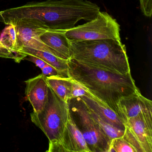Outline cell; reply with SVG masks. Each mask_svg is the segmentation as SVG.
Returning <instances> with one entry per match:
<instances>
[{
	"instance_id": "1",
	"label": "cell",
	"mask_w": 152,
	"mask_h": 152,
	"mask_svg": "<svg viewBox=\"0 0 152 152\" xmlns=\"http://www.w3.org/2000/svg\"><path fill=\"white\" fill-rule=\"evenodd\" d=\"M67 62L68 76L85 87L117 114L119 101L139 91L131 73L120 74L72 58Z\"/></svg>"
},
{
	"instance_id": "2",
	"label": "cell",
	"mask_w": 152,
	"mask_h": 152,
	"mask_svg": "<svg viewBox=\"0 0 152 152\" xmlns=\"http://www.w3.org/2000/svg\"><path fill=\"white\" fill-rule=\"evenodd\" d=\"M69 42L72 59L120 74L131 73L126 47L121 41Z\"/></svg>"
},
{
	"instance_id": "3",
	"label": "cell",
	"mask_w": 152,
	"mask_h": 152,
	"mask_svg": "<svg viewBox=\"0 0 152 152\" xmlns=\"http://www.w3.org/2000/svg\"><path fill=\"white\" fill-rule=\"evenodd\" d=\"M70 115L68 101L60 99L49 86L48 95L41 112L31 113V121L39 128L49 140V144L62 138Z\"/></svg>"
},
{
	"instance_id": "4",
	"label": "cell",
	"mask_w": 152,
	"mask_h": 152,
	"mask_svg": "<svg viewBox=\"0 0 152 152\" xmlns=\"http://www.w3.org/2000/svg\"><path fill=\"white\" fill-rule=\"evenodd\" d=\"M70 113L90 152H108L112 140L91 117L80 97L68 101Z\"/></svg>"
},
{
	"instance_id": "5",
	"label": "cell",
	"mask_w": 152,
	"mask_h": 152,
	"mask_svg": "<svg viewBox=\"0 0 152 152\" xmlns=\"http://www.w3.org/2000/svg\"><path fill=\"white\" fill-rule=\"evenodd\" d=\"M120 31V25L116 20L107 12L100 11L95 19L64 31L69 41H121Z\"/></svg>"
},
{
	"instance_id": "6",
	"label": "cell",
	"mask_w": 152,
	"mask_h": 152,
	"mask_svg": "<svg viewBox=\"0 0 152 152\" xmlns=\"http://www.w3.org/2000/svg\"><path fill=\"white\" fill-rule=\"evenodd\" d=\"M122 136L136 152H152V110L128 119Z\"/></svg>"
},
{
	"instance_id": "7",
	"label": "cell",
	"mask_w": 152,
	"mask_h": 152,
	"mask_svg": "<svg viewBox=\"0 0 152 152\" xmlns=\"http://www.w3.org/2000/svg\"><path fill=\"white\" fill-rule=\"evenodd\" d=\"M49 145L48 152H90L71 113L61 139L58 142Z\"/></svg>"
},
{
	"instance_id": "8",
	"label": "cell",
	"mask_w": 152,
	"mask_h": 152,
	"mask_svg": "<svg viewBox=\"0 0 152 152\" xmlns=\"http://www.w3.org/2000/svg\"><path fill=\"white\" fill-rule=\"evenodd\" d=\"M14 25L16 26L17 37V52L20 48L27 47L37 50L47 51L56 56L53 50L45 44L40 38L48 30L26 23H17Z\"/></svg>"
},
{
	"instance_id": "9",
	"label": "cell",
	"mask_w": 152,
	"mask_h": 152,
	"mask_svg": "<svg viewBox=\"0 0 152 152\" xmlns=\"http://www.w3.org/2000/svg\"><path fill=\"white\" fill-rule=\"evenodd\" d=\"M118 114L123 124L130 118L152 110V101L144 97L140 91L123 98L117 104Z\"/></svg>"
},
{
	"instance_id": "10",
	"label": "cell",
	"mask_w": 152,
	"mask_h": 152,
	"mask_svg": "<svg viewBox=\"0 0 152 152\" xmlns=\"http://www.w3.org/2000/svg\"><path fill=\"white\" fill-rule=\"evenodd\" d=\"M25 95L33 109V112H41L48 95L49 86L47 76L42 73L25 81Z\"/></svg>"
},
{
	"instance_id": "11",
	"label": "cell",
	"mask_w": 152,
	"mask_h": 152,
	"mask_svg": "<svg viewBox=\"0 0 152 152\" xmlns=\"http://www.w3.org/2000/svg\"><path fill=\"white\" fill-rule=\"evenodd\" d=\"M86 106L115 128L124 130L125 126L116 113L90 92L80 97Z\"/></svg>"
},
{
	"instance_id": "12",
	"label": "cell",
	"mask_w": 152,
	"mask_h": 152,
	"mask_svg": "<svg viewBox=\"0 0 152 152\" xmlns=\"http://www.w3.org/2000/svg\"><path fill=\"white\" fill-rule=\"evenodd\" d=\"M40 38L53 50L57 56L66 60L71 58L69 42L66 37L64 31L48 30Z\"/></svg>"
},
{
	"instance_id": "13",
	"label": "cell",
	"mask_w": 152,
	"mask_h": 152,
	"mask_svg": "<svg viewBox=\"0 0 152 152\" xmlns=\"http://www.w3.org/2000/svg\"><path fill=\"white\" fill-rule=\"evenodd\" d=\"M18 52L26 56L31 55L38 57L55 67L62 74L68 76V60L60 58L47 51L37 50L27 47L20 48L18 50Z\"/></svg>"
},
{
	"instance_id": "14",
	"label": "cell",
	"mask_w": 152,
	"mask_h": 152,
	"mask_svg": "<svg viewBox=\"0 0 152 152\" xmlns=\"http://www.w3.org/2000/svg\"><path fill=\"white\" fill-rule=\"evenodd\" d=\"M48 86L60 99L66 102L71 99L72 82L68 76L56 75L47 76Z\"/></svg>"
},
{
	"instance_id": "15",
	"label": "cell",
	"mask_w": 152,
	"mask_h": 152,
	"mask_svg": "<svg viewBox=\"0 0 152 152\" xmlns=\"http://www.w3.org/2000/svg\"><path fill=\"white\" fill-rule=\"evenodd\" d=\"M0 43L10 50L17 53L18 42L15 26L10 24L6 26L0 36Z\"/></svg>"
},
{
	"instance_id": "16",
	"label": "cell",
	"mask_w": 152,
	"mask_h": 152,
	"mask_svg": "<svg viewBox=\"0 0 152 152\" xmlns=\"http://www.w3.org/2000/svg\"><path fill=\"white\" fill-rule=\"evenodd\" d=\"M87 108L91 117L99 125L104 132L111 140L115 138L123 136L124 130H122L118 128H115L106 121L103 120L95 112L88 107Z\"/></svg>"
},
{
	"instance_id": "17",
	"label": "cell",
	"mask_w": 152,
	"mask_h": 152,
	"mask_svg": "<svg viewBox=\"0 0 152 152\" xmlns=\"http://www.w3.org/2000/svg\"><path fill=\"white\" fill-rule=\"evenodd\" d=\"M108 152H136L132 146L123 137L112 140Z\"/></svg>"
},
{
	"instance_id": "18",
	"label": "cell",
	"mask_w": 152,
	"mask_h": 152,
	"mask_svg": "<svg viewBox=\"0 0 152 152\" xmlns=\"http://www.w3.org/2000/svg\"><path fill=\"white\" fill-rule=\"evenodd\" d=\"M26 55L15 53L4 47L0 43V57L13 59L16 63H19L23 60Z\"/></svg>"
},
{
	"instance_id": "19",
	"label": "cell",
	"mask_w": 152,
	"mask_h": 152,
	"mask_svg": "<svg viewBox=\"0 0 152 152\" xmlns=\"http://www.w3.org/2000/svg\"><path fill=\"white\" fill-rule=\"evenodd\" d=\"M71 79L72 82L71 99L82 96H86L88 93H89V91L82 85L73 79L71 78Z\"/></svg>"
},
{
	"instance_id": "20",
	"label": "cell",
	"mask_w": 152,
	"mask_h": 152,
	"mask_svg": "<svg viewBox=\"0 0 152 152\" xmlns=\"http://www.w3.org/2000/svg\"><path fill=\"white\" fill-rule=\"evenodd\" d=\"M141 11L145 16L151 17L152 15V0H139Z\"/></svg>"
},
{
	"instance_id": "21",
	"label": "cell",
	"mask_w": 152,
	"mask_h": 152,
	"mask_svg": "<svg viewBox=\"0 0 152 152\" xmlns=\"http://www.w3.org/2000/svg\"><path fill=\"white\" fill-rule=\"evenodd\" d=\"M42 74L46 76H53L56 75H64L62 74L58 70H57L55 67L49 64H47L42 69ZM67 76V75H66Z\"/></svg>"
},
{
	"instance_id": "22",
	"label": "cell",
	"mask_w": 152,
	"mask_h": 152,
	"mask_svg": "<svg viewBox=\"0 0 152 152\" xmlns=\"http://www.w3.org/2000/svg\"><path fill=\"white\" fill-rule=\"evenodd\" d=\"M24 59H26L32 62L41 70H42L47 64H48L41 58L35 56H31V55H28L24 58Z\"/></svg>"
}]
</instances>
